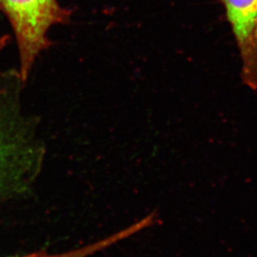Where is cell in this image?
<instances>
[{
    "label": "cell",
    "instance_id": "cell-5",
    "mask_svg": "<svg viewBox=\"0 0 257 257\" xmlns=\"http://www.w3.org/2000/svg\"><path fill=\"white\" fill-rule=\"evenodd\" d=\"M8 39H9V37H7V36L0 37V51H1L4 47L7 45V43H8Z\"/></svg>",
    "mask_w": 257,
    "mask_h": 257
},
{
    "label": "cell",
    "instance_id": "cell-3",
    "mask_svg": "<svg viewBox=\"0 0 257 257\" xmlns=\"http://www.w3.org/2000/svg\"><path fill=\"white\" fill-rule=\"evenodd\" d=\"M241 58V78L257 90V0H221Z\"/></svg>",
    "mask_w": 257,
    "mask_h": 257
},
{
    "label": "cell",
    "instance_id": "cell-2",
    "mask_svg": "<svg viewBox=\"0 0 257 257\" xmlns=\"http://www.w3.org/2000/svg\"><path fill=\"white\" fill-rule=\"evenodd\" d=\"M0 13L8 19L17 38L19 72L25 84L37 57L53 44L48 37L50 29L67 24L72 12L57 0H0Z\"/></svg>",
    "mask_w": 257,
    "mask_h": 257
},
{
    "label": "cell",
    "instance_id": "cell-1",
    "mask_svg": "<svg viewBox=\"0 0 257 257\" xmlns=\"http://www.w3.org/2000/svg\"><path fill=\"white\" fill-rule=\"evenodd\" d=\"M19 72L0 74V205L24 194L38 175L44 148L20 109Z\"/></svg>",
    "mask_w": 257,
    "mask_h": 257
},
{
    "label": "cell",
    "instance_id": "cell-4",
    "mask_svg": "<svg viewBox=\"0 0 257 257\" xmlns=\"http://www.w3.org/2000/svg\"><path fill=\"white\" fill-rule=\"evenodd\" d=\"M140 230L141 226L136 222L125 229L117 230L116 232L110 235L99 239L98 241L92 242L80 248H74L62 252H49L46 250H39L24 255L12 257H90L97 252H100L102 250L110 248L119 242H122L123 240H126L138 234V232H140Z\"/></svg>",
    "mask_w": 257,
    "mask_h": 257
}]
</instances>
